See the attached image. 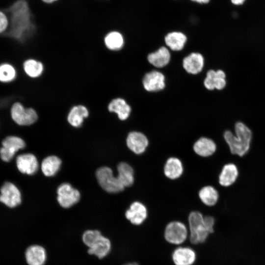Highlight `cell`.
<instances>
[{"instance_id":"2","label":"cell","mask_w":265,"mask_h":265,"mask_svg":"<svg viewBox=\"0 0 265 265\" xmlns=\"http://www.w3.org/2000/svg\"><path fill=\"white\" fill-rule=\"evenodd\" d=\"M10 115L13 121L19 126H28L36 123L39 116L32 107H26L20 101L15 102L10 107Z\"/></svg>"},{"instance_id":"4","label":"cell","mask_w":265,"mask_h":265,"mask_svg":"<svg viewBox=\"0 0 265 265\" xmlns=\"http://www.w3.org/2000/svg\"><path fill=\"white\" fill-rule=\"evenodd\" d=\"M97 181L100 186L109 193H117L123 191L125 187L117 177L113 175L112 170L108 167L99 168L96 173Z\"/></svg>"},{"instance_id":"16","label":"cell","mask_w":265,"mask_h":265,"mask_svg":"<svg viewBox=\"0 0 265 265\" xmlns=\"http://www.w3.org/2000/svg\"><path fill=\"white\" fill-rule=\"evenodd\" d=\"M21 69L23 72L28 78L35 79L42 76L44 70V66L40 60L33 58H28L22 62Z\"/></svg>"},{"instance_id":"7","label":"cell","mask_w":265,"mask_h":265,"mask_svg":"<svg viewBox=\"0 0 265 265\" xmlns=\"http://www.w3.org/2000/svg\"><path fill=\"white\" fill-rule=\"evenodd\" d=\"M57 201L64 208H68L76 204L80 199V193L69 184L63 183L57 188Z\"/></svg>"},{"instance_id":"35","label":"cell","mask_w":265,"mask_h":265,"mask_svg":"<svg viewBox=\"0 0 265 265\" xmlns=\"http://www.w3.org/2000/svg\"><path fill=\"white\" fill-rule=\"evenodd\" d=\"M230 2L235 6H241L246 0H230Z\"/></svg>"},{"instance_id":"20","label":"cell","mask_w":265,"mask_h":265,"mask_svg":"<svg viewBox=\"0 0 265 265\" xmlns=\"http://www.w3.org/2000/svg\"><path fill=\"white\" fill-rule=\"evenodd\" d=\"M104 42L108 50L111 51H118L124 47L125 39L123 34L119 31L112 30L106 34Z\"/></svg>"},{"instance_id":"10","label":"cell","mask_w":265,"mask_h":265,"mask_svg":"<svg viewBox=\"0 0 265 265\" xmlns=\"http://www.w3.org/2000/svg\"><path fill=\"white\" fill-rule=\"evenodd\" d=\"M125 216L132 224L141 225L147 217V208L142 203L134 202L126 211Z\"/></svg>"},{"instance_id":"1","label":"cell","mask_w":265,"mask_h":265,"mask_svg":"<svg viewBox=\"0 0 265 265\" xmlns=\"http://www.w3.org/2000/svg\"><path fill=\"white\" fill-rule=\"evenodd\" d=\"M235 131V135L230 131H226L223 137L231 153L241 157L249 150L252 137V132L246 125L241 122L236 123Z\"/></svg>"},{"instance_id":"37","label":"cell","mask_w":265,"mask_h":265,"mask_svg":"<svg viewBox=\"0 0 265 265\" xmlns=\"http://www.w3.org/2000/svg\"><path fill=\"white\" fill-rule=\"evenodd\" d=\"M124 265H139L136 263H128Z\"/></svg>"},{"instance_id":"5","label":"cell","mask_w":265,"mask_h":265,"mask_svg":"<svg viewBox=\"0 0 265 265\" xmlns=\"http://www.w3.org/2000/svg\"><path fill=\"white\" fill-rule=\"evenodd\" d=\"M187 230L182 222L174 221L166 226L164 233L165 240L169 243L179 245L183 243L187 237Z\"/></svg>"},{"instance_id":"30","label":"cell","mask_w":265,"mask_h":265,"mask_svg":"<svg viewBox=\"0 0 265 265\" xmlns=\"http://www.w3.org/2000/svg\"><path fill=\"white\" fill-rule=\"evenodd\" d=\"M225 77V74L222 70H219L215 71L210 70L207 73L205 80L212 84L214 88L221 90L226 86Z\"/></svg>"},{"instance_id":"33","label":"cell","mask_w":265,"mask_h":265,"mask_svg":"<svg viewBox=\"0 0 265 265\" xmlns=\"http://www.w3.org/2000/svg\"><path fill=\"white\" fill-rule=\"evenodd\" d=\"M204 221L207 230L210 234L213 232V226L214 225V218L212 216L204 217Z\"/></svg>"},{"instance_id":"15","label":"cell","mask_w":265,"mask_h":265,"mask_svg":"<svg viewBox=\"0 0 265 265\" xmlns=\"http://www.w3.org/2000/svg\"><path fill=\"white\" fill-rule=\"evenodd\" d=\"M172 258L175 265H192L196 260V255L190 247H179L173 251Z\"/></svg>"},{"instance_id":"12","label":"cell","mask_w":265,"mask_h":265,"mask_svg":"<svg viewBox=\"0 0 265 265\" xmlns=\"http://www.w3.org/2000/svg\"><path fill=\"white\" fill-rule=\"evenodd\" d=\"M107 109L109 112L116 114L117 118L121 121L127 119L132 110L131 107L127 101L121 97L112 99L107 106Z\"/></svg>"},{"instance_id":"27","label":"cell","mask_w":265,"mask_h":265,"mask_svg":"<svg viewBox=\"0 0 265 265\" xmlns=\"http://www.w3.org/2000/svg\"><path fill=\"white\" fill-rule=\"evenodd\" d=\"M61 160L56 156H51L44 159L41 164L42 171L46 176H54L59 170Z\"/></svg>"},{"instance_id":"18","label":"cell","mask_w":265,"mask_h":265,"mask_svg":"<svg viewBox=\"0 0 265 265\" xmlns=\"http://www.w3.org/2000/svg\"><path fill=\"white\" fill-rule=\"evenodd\" d=\"M183 65L185 70L191 74L200 73L204 66V58L199 53H192L183 59Z\"/></svg>"},{"instance_id":"14","label":"cell","mask_w":265,"mask_h":265,"mask_svg":"<svg viewBox=\"0 0 265 265\" xmlns=\"http://www.w3.org/2000/svg\"><path fill=\"white\" fill-rule=\"evenodd\" d=\"M16 165L21 173L28 175L34 174L38 168L37 159L31 154H24L18 156Z\"/></svg>"},{"instance_id":"3","label":"cell","mask_w":265,"mask_h":265,"mask_svg":"<svg viewBox=\"0 0 265 265\" xmlns=\"http://www.w3.org/2000/svg\"><path fill=\"white\" fill-rule=\"evenodd\" d=\"M190 241L194 244L204 242L210 233L205 226L204 216L197 211L191 212L188 216Z\"/></svg>"},{"instance_id":"17","label":"cell","mask_w":265,"mask_h":265,"mask_svg":"<svg viewBox=\"0 0 265 265\" xmlns=\"http://www.w3.org/2000/svg\"><path fill=\"white\" fill-rule=\"evenodd\" d=\"M25 256L28 265H44L47 259L46 250L39 245H33L28 247Z\"/></svg>"},{"instance_id":"25","label":"cell","mask_w":265,"mask_h":265,"mask_svg":"<svg viewBox=\"0 0 265 265\" xmlns=\"http://www.w3.org/2000/svg\"><path fill=\"white\" fill-rule=\"evenodd\" d=\"M111 248V244L109 239L102 236L92 246L88 248V252L102 259L108 255Z\"/></svg>"},{"instance_id":"28","label":"cell","mask_w":265,"mask_h":265,"mask_svg":"<svg viewBox=\"0 0 265 265\" xmlns=\"http://www.w3.org/2000/svg\"><path fill=\"white\" fill-rule=\"evenodd\" d=\"M199 197L205 205L213 206L217 202L219 194L214 187L208 186H204L200 190Z\"/></svg>"},{"instance_id":"31","label":"cell","mask_w":265,"mask_h":265,"mask_svg":"<svg viewBox=\"0 0 265 265\" xmlns=\"http://www.w3.org/2000/svg\"><path fill=\"white\" fill-rule=\"evenodd\" d=\"M98 230H87L82 235V239L83 243L88 247L92 246L102 236Z\"/></svg>"},{"instance_id":"29","label":"cell","mask_w":265,"mask_h":265,"mask_svg":"<svg viewBox=\"0 0 265 265\" xmlns=\"http://www.w3.org/2000/svg\"><path fill=\"white\" fill-rule=\"evenodd\" d=\"M18 77V71L13 64L8 62L0 64V82L9 83L13 82Z\"/></svg>"},{"instance_id":"6","label":"cell","mask_w":265,"mask_h":265,"mask_svg":"<svg viewBox=\"0 0 265 265\" xmlns=\"http://www.w3.org/2000/svg\"><path fill=\"white\" fill-rule=\"evenodd\" d=\"M25 147V142L20 137L16 136H7L2 142L0 157L4 161L8 162L18 150Z\"/></svg>"},{"instance_id":"22","label":"cell","mask_w":265,"mask_h":265,"mask_svg":"<svg viewBox=\"0 0 265 265\" xmlns=\"http://www.w3.org/2000/svg\"><path fill=\"white\" fill-rule=\"evenodd\" d=\"M186 40V36L184 33L179 31L170 32L164 37L166 45L175 51L182 50Z\"/></svg>"},{"instance_id":"24","label":"cell","mask_w":265,"mask_h":265,"mask_svg":"<svg viewBox=\"0 0 265 265\" xmlns=\"http://www.w3.org/2000/svg\"><path fill=\"white\" fill-rule=\"evenodd\" d=\"M147 59L150 64L158 67H163L169 63L170 59V54L168 50L161 47L155 52L148 54Z\"/></svg>"},{"instance_id":"8","label":"cell","mask_w":265,"mask_h":265,"mask_svg":"<svg viewBox=\"0 0 265 265\" xmlns=\"http://www.w3.org/2000/svg\"><path fill=\"white\" fill-rule=\"evenodd\" d=\"M0 202L9 208L18 206L21 203L20 191L13 184L5 183L0 188Z\"/></svg>"},{"instance_id":"19","label":"cell","mask_w":265,"mask_h":265,"mask_svg":"<svg viewBox=\"0 0 265 265\" xmlns=\"http://www.w3.org/2000/svg\"><path fill=\"white\" fill-rule=\"evenodd\" d=\"M238 176V170L234 163L226 164L219 175V183L223 186H229L236 181Z\"/></svg>"},{"instance_id":"38","label":"cell","mask_w":265,"mask_h":265,"mask_svg":"<svg viewBox=\"0 0 265 265\" xmlns=\"http://www.w3.org/2000/svg\"></svg>"},{"instance_id":"23","label":"cell","mask_w":265,"mask_h":265,"mask_svg":"<svg viewBox=\"0 0 265 265\" xmlns=\"http://www.w3.org/2000/svg\"><path fill=\"white\" fill-rule=\"evenodd\" d=\"M183 166L178 158H169L164 167V173L169 179L174 180L179 178L183 174Z\"/></svg>"},{"instance_id":"9","label":"cell","mask_w":265,"mask_h":265,"mask_svg":"<svg viewBox=\"0 0 265 265\" xmlns=\"http://www.w3.org/2000/svg\"><path fill=\"white\" fill-rule=\"evenodd\" d=\"M126 143L128 147L132 152L136 154H141L146 150L149 142L143 133L133 131L128 134Z\"/></svg>"},{"instance_id":"32","label":"cell","mask_w":265,"mask_h":265,"mask_svg":"<svg viewBox=\"0 0 265 265\" xmlns=\"http://www.w3.org/2000/svg\"><path fill=\"white\" fill-rule=\"evenodd\" d=\"M9 21L6 14L0 10V34L3 33L8 28Z\"/></svg>"},{"instance_id":"26","label":"cell","mask_w":265,"mask_h":265,"mask_svg":"<svg viewBox=\"0 0 265 265\" xmlns=\"http://www.w3.org/2000/svg\"><path fill=\"white\" fill-rule=\"evenodd\" d=\"M117 178L124 187L132 186L134 182V171L132 167L126 162H120L117 165Z\"/></svg>"},{"instance_id":"11","label":"cell","mask_w":265,"mask_h":265,"mask_svg":"<svg viewBox=\"0 0 265 265\" xmlns=\"http://www.w3.org/2000/svg\"><path fill=\"white\" fill-rule=\"evenodd\" d=\"M143 84L145 89L148 91H160L165 87V77L160 72L153 71L144 76Z\"/></svg>"},{"instance_id":"21","label":"cell","mask_w":265,"mask_h":265,"mask_svg":"<svg viewBox=\"0 0 265 265\" xmlns=\"http://www.w3.org/2000/svg\"><path fill=\"white\" fill-rule=\"evenodd\" d=\"M193 148L198 155L202 157H208L215 152L216 145L212 139L202 137L195 142Z\"/></svg>"},{"instance_id":"36","label":"cell","mask_w":265,"mask_h":265,"mask_svg":"<svg viewBox=\"0 0 265 265\" xmlns=\"http://www.w3.org/2000/svg\"><path fill=\"white\" fill-rule=\"evenodd\" d=\"M43 2L47 3H52L56 1L57 0H42Z\"/></svg>"},{"instance_id":"34","label":"cell","mask_w":265,"mask_h":265,"mask_svg":"<svg viewBox=\"0 0 265 265\" xmlns=\"http://www.w3.org/2000/svg\"><path fill=\"white\" fill-rule=\"evenodd\" d=\"M190 2L200 5H207L210 3L212 0H188Z\"/></svg>"},{"instance_id":"13","label":"cell","mask_w":265,"mask_h":265,"mask_svg":"<svg viewBox=\"0 0 265 265\" xmlns=\"http://www.w3.org/2000/svg\"><path fill=\"white\" fill-rule=\"evenodd\" d=\"M89 115V110L85 106L77 105L73 106L69 110L67 121L72 127L80 128L82 126Z\"/></svg>"}]
</instances>
